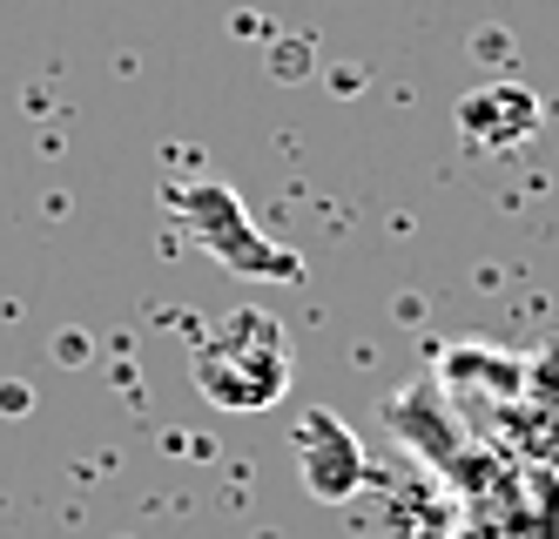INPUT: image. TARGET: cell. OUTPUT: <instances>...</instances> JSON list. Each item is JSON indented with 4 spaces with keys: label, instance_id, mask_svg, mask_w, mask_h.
I'll use <instances>...</instances> for the list:
<instances>
[{
    "label": "cell",
    "instance_id": "obj_1",
    "mask_svg": "<svg viewBox=\"0 0 559 539\" xmlns=\"http://www.w3.org/2000/svg\"><path fill=\"white\" fill-rule=\"evenodd\" d=\"M195 391L223 411H263L290 391V344L276 317H257V310H236L223 317L203 351H195Z\"/></svg>",
    "mask_w": 559,
    "mask_h": 539
},
{
    "label": "cell",
    "instance_id": "obj_2",
    "mask_svg": "<svg viewBox=\"0 0 559 539\" xmlns=\"http://www.w3.org/2000/svg\"><path fill=\"white\" fill-rule=\"evenodd\" d=\"M459 129L472 142H486V149H512V142H526L539 129V102L526 89H486V95H465L459 108Z\"/></svg>",
    "mask_w": 559,
    "mask_h": 539
}]
</instances>
